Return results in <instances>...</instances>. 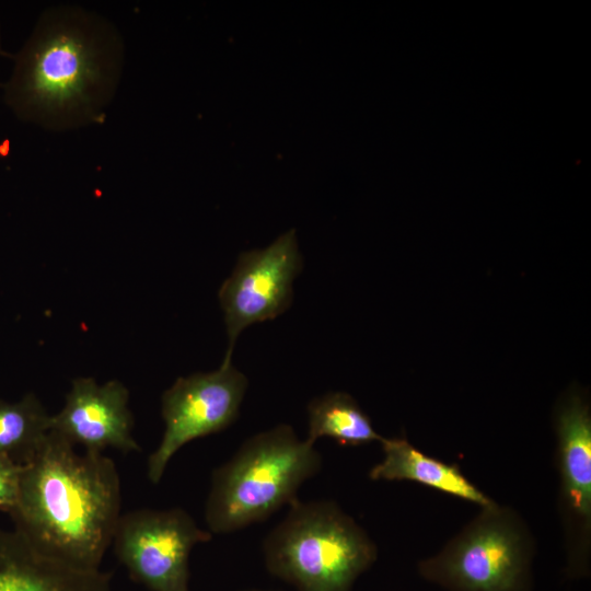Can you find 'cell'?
I'll list each match as a JSON object with an SVG mask.
<instances>
[{
    "instance_id": "1",
    "label": "cell",
    "mask_w": 591,
    "mask_h": 591,
    "mask_svg": "<svg viewBox=\"0 0 591 591\" xmlns=\"http://www.w3.org/2000/svg\"><path fill=\"white\" fill-rule=\"evenodd\" d=\"M11 58L4 105L20 121L65 132L104 120L120 84L126 45L106 16L62 3L42 11Z\"/></svg>"
},
{
    "instance_id": "2",
    "label": "cell",
    "mask_w": 591,
    "mask_h": 591,
    "mask_svg": "<svg viewBox=\"0 0 591 591\" xmlns=\"http://www.w3.org/2000/svg\"><path fill=\"white\" fill-rule=\"evenodd\" d=\"M117 467L97 452L79 453L50 430L22 465L14 530L37 551L84 570H99L120 518Z\"/></svg>"
},
{
    "instance_id": "3",
    "label": "cell",
    "mask_w": 591,
    "mask_h": 591,
    "mask_svg": "<svg viewBox=\"0 0 591 591\" xmlns=\"http://www.w3.org/2000/svg\"><path fill=\"white\" fill-rule=\"evenodd\" d=\"M322 456L289 425L248 438L212 472L205 521L212 534H227L269 518L299 499L300 486L316 475Z\"/></svg>"
},
{
    "instance_id": "4",
    "label": "cell",
    "mask_w": 591,
    "mask_h": 591,
    "mask_svg": "<svg viewBox=\"0 0 591 591\" xmlns=\"http://www.w3.org/2000/svg\"><path fill=\"white\" fill-rule=\"evenodd\" d=\"M289 507L263 543L268 572L297 591H351L376 560L374 542L332 500Z\"/></svg>"
},
{
    "instance_id": "5",
    "label": "cell",
    "mask_w": 591,
    "mask_h": 591,
    "mask_svg": "<svg viewBox=\"0 0 591 591\" xmlns=\"http://www.w3.org/2000/svg\"><path fill=\"white\" fill-rule=\"evenodd\" d=\"M534 554L524 520L512 508L494 502L417 569L445 591H531Z\"/></svg>"
},
{
    "instance_id": "6",
    "label": "cell",
    "mask_w": 591,
    "mask_h": 591,
    "mask_svg": "<svg viewBox=\"0 0 591 591\" xmlns=\"http://www.w3.org/2000/svg\"><path fill=\"white\" fill-rule=\"evenodd\" d=\"M212 534L182 508L120 514L113 546L130 578L150 591H189V555Z\"/></svg>"
},
{
    "instance_id": "7",
    "label": "cell",
    "mask_w": 591,
    "mask_h": 591,
    "mask_svg": "<svg viewBox=\"0 0 591 591\" xmlns=\"http://www.w3.org/2000/svg\"><path fill=\"white\" fill-rule=\"evenodd\" d=\"M246 389V376L231 361L212 372L178 378L162 395L165 430L148 459L150 482H160L170 460L186 443L231 426Z\"/></svg>"
},
{
    "instance_id": "8",
    "label": "cell",
    "mask_w": 591,
    "mask_h": 591,
    "mask_svg": "<svg viewBox=\"0 0 591 591\" xmlns=\"http://www.w3.org/2000/svg\"><path fill=\"white\" fill-rule=\"evenodd\" d=\"M302 269L294 230L269 246L240 254L236 265L219 290L229 347L223 361H231L234 344L247 326L273 320L292 302V282Z\"/></svg>"
},
{
    "instance_id": "9",
    "label": "cell",
    "mask_w": 591,
    "mask_h": 591,
    "mask_svg": "<svg viewBox=\"0 0 591 591\" xmlns=\"http://www.w3.org/2000/svg\"><path fill=\"white\" fill-rule=\"evenodd\" d=\"M559 508L570 579L589 576L591 551V413L579 392L560 403L555 416Z\"/></svg>"
},
{
    "instance_id": "10",
    "label": "cell",
    "mask_w": 591,
    "mask_h": 591,
    "mask_svg": "<svg viewBox=\"0 0 591 591\" xmlns=\"http://www.w3.org/2000/svg\"><path fill=\"white\" fill-rule=\"evenodd\" d=\"M128 401L129 392L119 381L100 385L93 378H78L61 410L51 416L50 430L86 452L102 453L106 448L138 452Z\"/></svg>"
},
{
    "instance_id": "11",
    "label": "cell",
    "mask_w": 591,
    "mask_h": 591,
    "mask_svg": "<svg viewBox=\"0 0 591 591\" xmlns=\"http://www.w3.org/2000/svg\"><path fill=\"white\" fill-rule=\"evenodd\" d=\"M111 573L76 568L0 528V591H113Z\"/></svg>"
},
{
    "instance_id": "12",
    "label": "cell",
    "mask_w": 591,
    "mask_h": 591,
    "mask_svg": "<svg viewBox=\"0 0 591 591\" xmlns=\"http://www.w3.org/2000/svg\"><path fill=\"white\" fill-rule=\"evenodd\" d=\"M384 456L372 466V480H409L444 494L478 505L480 508L495 501L475 486L456 464L431 457L416 449L408 440L384 438L381 441Z\"/></svg>"
},
{
    "instance_id": "13",
    "label": "cell",
    "mask_w": 591,
    "mask_h": 591,
    "mask_svg": "<svg viewBox=\"0 0 591 591\" xmlns=\"http://www.w3.org/2000/svg\"><path fill=\"white\" fill-rule=\"evenodd\" d=\"M309 432L306 440L331 438L340 445L357 447L384 439L379 434L356 399L345 392H329L308 405Z\"/></svg>"
},
{
    "instance_id": "14",
    "label": "cell",
    "mask_w": 591,
    "mask_h": 591,
    "mask_svg": "<svg viewBox=\"0 0 591 591\" xmlns=\"http://www.w3.org/2000/svg\"><path fill=\"white\" fill-rule=\"evenodd\" d=\"M48 415L34 393L18 402L0 399V455L24 464L50 431Z\"/></svg>"
},
{
    "instance_id": "15",
    "label": "cell",
    "mask_w": 591,
    "mask_h": 591,
    "mask_svg": "<svg viewBox=\"0 0 591 591\" xmlns=\"http://www.w3.org/2000/svg\"><path fill=\"white\" fill-rule=\"evenodd\" d=\"M21 472L22 464L0 455V510L8 514L18 502Z\"/></svg>"
},
{
    "instance_id": "16",
    "label": "cell",
    "mask_w": 591,
    "mask_h": 591,
    "mask_svg": "<svg viewBox=\"0 0 591 591\" xmlns=\"http://www.w3.org/2000/svg\"><path fill=\"white\" fill-rule=\"evenodd\" d=\"M1 56H8V53L3 49L2 45V32H1V24H0V57Z\"/></svg>"
},
{
    "instance_id": "17",
    "label": "cell",
    "mask_w": 591,
    "mask_h": 591,
    "mask_svg": "<svg viewBox=\"0 0 591 591\" xmlns=\"http://www.w3.org/2000/svg\"><path fill=\"white\" fill-rule=\"evenodd\" d=\"M242 591H271V590H260V589H247Z\"/></svg>"
}]
</instances>
